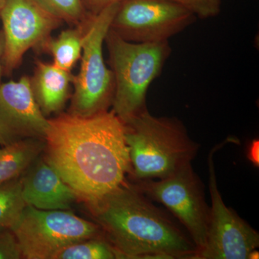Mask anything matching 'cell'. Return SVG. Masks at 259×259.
Returning a JSON list of instances; mask_svg holds the SVG:
<instances>
[{"label":"cell","mask_w":259,"mask_h":259,"mask_svg":"<svg viewBox=\"0 0 259 259\" xmlns=\"http://www.w3.org/2000/svg\"><path fill=\"white\" fill-rule=\"evenodd\" d=\"M47 161L88 205L122 185L131 174L125 124L113 111L61 114L49 120Z\"/></svg>","instance_id":"obj_1"},{"label":"cell","mask_w":259,"mask_h":259,"mask_svg":"<svg viewBox=\"0 0 259 259\" xmlns=\"http://www.w3.org/2000/svg\"><path fill=\"white\" fill-rule=\"evenodd\" d=\"M105 238L124 259H194L197 248L169 212L125 182L89 205Z\"/></svg>","instance_id":"obj_2"},{"label":"cell","mask_w":259,"mask_h":259,"mask_svg":"<svg viewBox=\"0 0 259 259\" xmlns=\"http://www.w3.org/2000/svg\"><path fill=\"white\" fill-rule=\"evenodd\" d=\"M125 139L135 181L160 180L192 163L199 144L175 117L146 110L125 123Z\"/></svg>","instance_id":"obj_3"},{"label":"cell","mask_w":259,"mask_h":259,"mask_svg":"<svg viewBox=\"0 0 259 259\" xmlns=\"http://www.w3.org/2000/svg\"><path fill=\"white\" fill-rule=\"evenodd\" d=\"M115 79L112 111L124 124L148 110L147 93L171 54L169 42H134L112 30L105 37Z\"/></svg>","instance_id":"obj_4"},{"label":"cell","mask_w":259,"mask_h":259,"mask_svg":"<svg viewBox=\"0 0 259 259\" xmlns=\"http://www.w3.org/2000/svg\"><path fill=\"white\" fill-rule=\"evenodd\" d=\"M118 4L109 5L89 16L83 34L81 66L73 81L74 91L69 113L90 116L107 111L112 106L115 79L105 64L103 44Z\"/></svg>","instance_id":"obj_5"},{"label":"cell","mask_w":259,"mask_h":259,"mask_svg":"<svg viewBox=\"0 0 259 259\" xmlns=\"http://www.w3.org/2000/svg\"><path fill=\"white\" fill-rule=\"evenodd\" d=\"M23 258L54 259L68 245L104 236L97 223L89 222L68 210H45L25 205L10 228Z\"/></svg>","instance_id":"obj_6"},{"label":"cell","mask_w":259,"mask_h":259,"mask_svg":"<svg viewBox=\"0 0 259 259\" xmlns=\"http://www.w3.org/2000/svg\"><path fill=\"white\" fill-rule=\"evenodd\" d=\"M134 185L148 198L166 207L187 232L197 252L203 248L209 206L206 202L203 182L192 163L165 178L135 181Z\"/></svg>","instance_id":"obj_7"},{"label":"cell","mask_w":259,"mask_h":259,"mask_svg":"<svg viewBox=\"0 0 259 259\" xmlns=\"http://www.w3.org/2000/svg\"><path fill=\"white\" fill-rule=\"evenodd\" d=\"M228 141L214 146L209 153V223L205 244L194 259L252 258L259 246L258 232L233 209L227 207L218 190L213 156Z\"/></svg>","instance_id":"obj_8"},{"label":"cell","mask_w":259,"mask_h":259,"mask_svg":"<svg viewBox=\"0 0 259 259\" xmlns=\"http://www.w3.org/2000/svg\"><path fill=\"white\" fill-rule=\"evenodd\" d=\"M196 18L172 0H122L110 29L129 42L167 41Z\"/></svg>","instance_id":"obj_9"},{"label":"cell","mask_w":259,"mask_h":259,"mask_svg":"<svg viewBox=\"0 0 259 259\" xmlns=\"http://www.w3.org/2000/svg\"><path fill=\"white\" fill-rule=\"evenodd\" d=\"M4 36L3 71L10 75L30 49L37 48L63 22L34 0H8L0 12Z\"/></svg>","instance_id":"obj_10"},{"label":"cell","mask_w":259,"mask_h":259,"mask_svg":"<svg viewBox=\"0 0 259 259\" xmlns=\"http://www.w3.org/2000/svg\"><path fill=\"white\" fill-rule=\"evenodd\" d=\"M0 126L14 140L44 139L49 120L35 102L28 76L0 85Z\"/></svg>","instance_id":"obj_11"},{"label":"cell","mask_w":259,"mask_h":259,"mask_svg":"<svg viewBox=\"0 0 259 259\" xmlns=\"http://www.w3.org/2000/svg\"><path fill=\"white\" fill-rule=\"evenodd\" d=\"M22 194L26 205L45 210H68L78 198L46 159L36 160L22 178Z\"/></svg>","instance_id":"obj_12"},{"label":"cell","mask_w":259,"mask_h":259,"mask_svg":"<svg viewBox=\"0 0 259 259\" xmlns=\"http://www.w3.org/2000/svg\"><path fill=\"white\" fill-rule=\"evenodd\" d=\"M74 77L71 72L59 69L53 64L41 61L35 62L30 85L35 102L44 115L57 113L64 109Z\"/></svg>","instance_id":"obj_13"},{"label":"cell","mask_w":259,"mask_h":259,"mask_svg":"<svg viewBox=\"0 0 259 259\" xmlns=\"http://www.w3.org/2000/svg\"><path fill=\"white\" fill-rule=\"evenodd\" d=\"M45 142L41 139L27 138L0 145V185L18 178L36 161Z\"/></svg>","instance_id":"obj_14"},{"label":"cell","mask_w":259,"mask_h":259,"mask_svg":"<svg viewBox=\"0 0 259 259\" xmlns=\"http://www.w3.org/2000/svg\"><path fill=\"white\" fill-rule=\"evenodd\" d=\"M87 21L88 20L81 25L64 30L58 37L49 36L37 49L52 56L53 64L56 67L71 72L75 64L81 59L83 34Z\"/></svg>","instance_id":"obj_15"},{"label":"cell","mask_w":259,"mask_h":259,"mask_svg":"<svg viewBox=\"0 0 259 259\" xmlns=\"http://www.w3.org/2000/svg\"><path fill=\"white\" fill-rule=\"evenodd\" d=\"M123 259L105 236H97L65 247L54 259Z\"/></svg>","instance_id":"obj_16"},{"label":"cell","mask_w":259,"mask_h":259,"mask_svg":"<svg viewBox=\"0 0 259 259\" xmlns=\"http://www.w3.org/2000/svg\"><path fill=\"white\" fill-rule=\"evenodd\" d=\"M22 194V178L0 185V228H11L25 207Z\"/></svg>","instance_id":"obj_17"},{"label":"cell","mask_w":259,"mask_h":259,"mask_svg":"<svg viewBox=\"0 0 259 259\" xmlns=\"http://www.w3.org/2000/svg\"><path fill=\"white\" fill-rule=\"evenodd\" d=\"M62 22L77 26L88 20L89 13L81 0H34Z\"/></svg>","instance_id":"obj_18"},{"label":"cell","mask_w":259,"mask_h":259,"mask_svg":"<svg viewBox=\"0 0 259 259\" xmlns=\"http://www.w3.org/2000/svg\"><path fill=\"white\" fill-rule=\"evenodd\" d=\"M202 20L214 18L221 11L222 0H172Z\"/></svg>","instance_id":"obj_19"},{"label":"cell","mask_w":259,"mask_h":259,"mask_svg":"<svg viewBox=\"0 0 259 259\" xmlns=\"http://www.w3.org/2000/svg\"><path fill=\"white\" fill-rule=\"evenodd\" d=\"M23 258L14 233L9 228H0V259Z\"/></svg>","instance_id":"obj_20"},{"label":"cell","mask_w":259,"mask_h":259,"mask_svg":"<svg viewBox=\"0 0 259 259\" xmlns=\"http://www.w3.org/2000/svg\"><path fill=\"white\" fill-rule=\"evenodd\" d=\"M89 13L97 14L109 5L120 3L122 0H81Z\"/></svg>","instance_id":"obj_21"},{"label":"cell","mask_w":259,"mask_h":259,"mask_svg":"<svg viewBox=\"0 0 259 259\" xmlns=\"http://www.w3.org/2000/svg\"><path fill=\"white\" fill-rule=\"evenodd\" d=\"M14 141H16V140H14L13 138L10 137L9 135L7 134L4 130L3 129V127L0 126V145L8 144Z\"/></svg>","instance_id":"obj_22"},{"label":"cell","mask_w":259,"mask_h":259,"mask_svg":"<svg viewBox=\"0 0 259 259\" xmlns=\"http://www.w3.org/2000/svg\"><path fill=\"white\" fill-rule=\"evenodd\" d=\"M3 51H4V36L3 30H0V85H1L2 75L3 74V64H2V58H3Z\"/></svg>","instance_id":"obj_23"},{"label":"cell","mask_w":259,"mask_h":259,"mask_svg":"<svg viewBox=\"0 0 259 259\" xmlns=\"http://www.w3.org/2000/svg\"><path fill=\"white\" fill-rule=\"evenodd\" d=\"M7 2H8V0H0V12H1L3 8H4Z\"/></svg>","instance_id":"obj_24"}]
</instances>
